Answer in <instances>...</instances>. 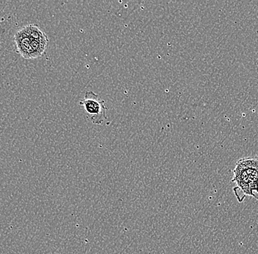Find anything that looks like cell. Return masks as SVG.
<instances>
[{"instance_id":"obj_1","label":"cell","mask_w":258,"mask_h":254,"mask_svg":"<svg viewBox=\"0 0 258 254\" xmlns=\"http://www.w3.org/2000/svg\"><path fill=\"white\" fill-rule=\"evenodd\" d=\"M232 182L237 184L233 191L240 202L246 196L253 197L258 194V155L238 160L233 170Z\"/></svg>"},{"instance_id":"obj_2","label":"cell","mask_w":258,"mask_h":254,"mask_svg":"<svg viewBox=\"0 0 258 254\" xmlns=\"http://www.w3.org/2000/svg\"><path fill=\"white\" fill-rule=\"evenodd\" d=\"M14 43L18 54L24 59H36L47 49L48 38L38 26L30 24L16 32Z\"/></svg>"},{"instance_id":"obj_3","label":"cell","mask_w":258,"mask_h":254,"mask_svg":"<svg viewBox=\"0 0 258 254\" xmlns=\"http://www.w3.org/2000/svg\"><path fill=\"white\" fill-rule=\"evenodd\" d=\"M104 100H100L98 95L92 91L85 93V98L80 102V105L84 107L88 119L95 125H102L106 121V111L107 108L104 106Z\"/></svg>"},{"instance_id":"obj_4","label":"cell","mask_w":258,"mask_h":254,"mask_svg":"<svg viewBox=\"0 0 258 254\" xmlns=\"http://www.w3.org/2000/svg\"><path fill=\"white\" fill-rule=\"evenodd\" d=\"M253 197H254V199H257V200H258V194H254V195H253Z\"/></svg>"}]
</instances>
